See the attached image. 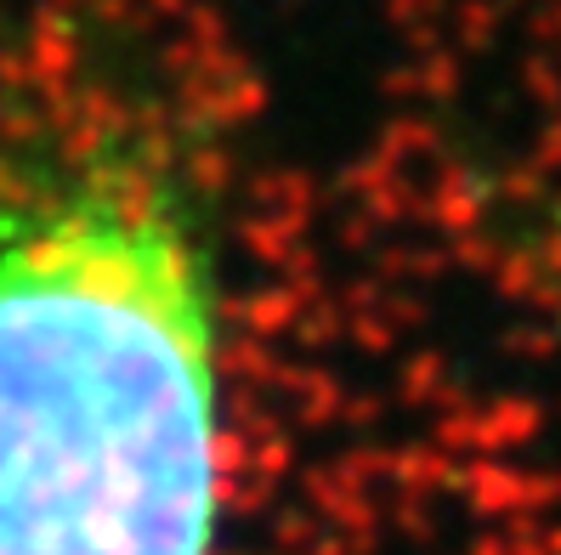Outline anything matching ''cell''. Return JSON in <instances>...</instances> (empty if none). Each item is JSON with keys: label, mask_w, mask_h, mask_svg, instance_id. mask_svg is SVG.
Masks as SVG:
<instances>
[{"label": "cell", "mask_w": 561, "mask_h": 555, "mask_svg": "<svg viewBox=\"0 0 561 555\" xmlns=\"http://www.w3.org/2000/svg\"><path fill=\"white\" fill-rule=\"evenodd\" d=\"M505 244L522 255V273L539 289V301H550L561 312V199L522 205Z\"/></svg>", "instance_id": "obj_2"}, {"label": "cell", "mask_w": 561, "mask_h": 555, "mask_svg": "<svg viewBox=\"0 0 561 555\" xmlns=\"http://www.w3.org/2000/svg\"><path fill=\"white\" fill-rule=\"evenodd\" d=\"M221 250L205 153L125 80L0 130V555H216Z\"/></svg>", "instance_id": "obj_1"}]
</instances>
